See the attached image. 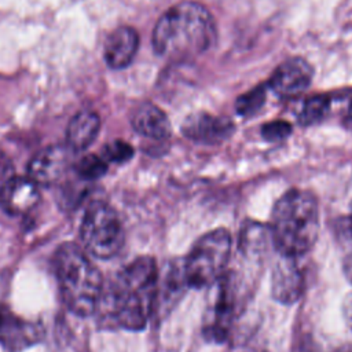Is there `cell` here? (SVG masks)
Instances as JSON below:
<instances>
[{
	"label": "cell",
	"mask_w": 352,
	"mask_h": 352,
	"mask_svg": "<svg viewBox=\"0 0 352 352\" xmlns=\"http://www.w3.org/2000/svg\"><path fill=\"white\" fill-rule=\"evenodd\" d=\"M107 170V164L103 158L95 155V154H88L84 155L78 164H77V172L82 179L92 180L103 176Z\"/></svg>",
	"instance_id": "ffe728a7"
},
{
	"label": "cell",
	"mask_w": 352,
	"mask_h": 352,
	"mask_svg": "<svg viewBox=\"0 0 352 352\" xmlns=\"http://www.w3.org/2000/svg\"><path fill=\"white\" fill-rule=\"evenodd\" d=\"M100 128L99 116L91 110L74 114L66 128V144L73 151L85 150L96 138Z\"/></svg>",
	"instance_id": "2e32d148"
},
{
	"label": "cell",
	"mask_w": 352,
	"mask_h": 352,
	"mask_svg": "<svg viewBox=\"0 0 352 352\" xmlns=\"http://www.w3.org/2000/svg\"><path fill=\"white\" fill-rule=\"evenodd\" d=\"M348 122H349V125H352V100H351V104L348 109Z\"/></svg>",
	"instance_id": "4316f807"
},
{
	"label": "cell",
	"mask_w": 352,
	"mask_h": 352,
	"mask_svg": "<svg viewBox=\"0 0 352 352\" xmlns=\"http://www.w3.org/2000/svg\"><path fill=\"white\" fill-rule=\"evenodd\" d=\"M333 352H352V344H345L336 348Z\"/></svg>",
	"instance_id": "484cf974"
},
{
	"label": "cell",
	"mask_w": 352,
	"mask_h": 352,
	"mask_svg": "<svg viewBox=\"0 0 352 352\" xmlns=\"http://www.w3.org/2000/svg\"><path fill=\"white\" fill-rule=\"evenodd\" d=\"M344 272L345 276L348 278V280L352 283V254H349L345 260H344Z\"/></svg>",
	"instance_id": "d4e9b609"
},
{
	"label": "cell",
	"mask_w": 352,
	"mask_h": 352,
	"mask_svg": "<svg viewBox=\"0 0 352 352\" xmlns=\"http://www.w3.org/2000/svg\"><path fill=\"white\" fill-rule=\"evenodd\" d=\"M342 312H344V318L346 324L349 326L351 331H352V293H349L342 304Z\"/></svg>",
	"instance_id": "603a6c76"
},
{
	"label": "cell",
	"mask_w": 352,
	"mask_h": 352,
	"mask_svg": "<svg viewBox=\"0 0 352 352\" xmlns=\"http://www.w3.org/2000/svg\"><path fill=\"white\" fill-rule=\"evenodd\" d=\"M312 76V67L305 59L292 58L275 69L268 87L282 98H292L309 87Z\"/></svg>",
	"instance_id": "30bf717a"
},
{
	"label": "cell",
	"mask_w": 352,
	"mask_h": 352,
	"mask_svg": "<svg viewBox=\"0 0 352 352\" xmlns=\"http://www.w3.org/2000/svg\"><path fill=\"white\" fill-rule=\"evenodd\" d=\"M330 109V99L324 95H318L307 99L298 116V121L304 125L319 122Z\"/></svg>",
	"instance_id": "ac0fdd59"
},
{
	"label": "cell",
	"mask_w": 352,
	"mask_h": 352,
	"mask_svg": "<svg viewBox=\"0 0 352 352\" xmlns=\"http://www.w3.org/2000/svg\"><path fill=\"white\" fill-rule=\"evenodd\" d=\"M292 125L287 121L275 120L263 125L261 135L264 139L270 142H279L286 139L292 133Z\"/></svg>",
	"instance_id": "44dd1931"
},
{
	"label": "cell",
	"mask_w": 352,
	"mask_h": 352,
	"mask_svg": "<svg viewBox=\"0 0 352 352\" xmlns=\"http://www.w3.org/2000/svg\"><path fill=\"white\" fill-rule=\"evenodd\" d=\"M80 238L92 256L114 257L124 245V228L116 210L104 202H92L81 220Z\"/></svg>",
	"instance_id": "8992f818"
},
{
	"label": "cell",
	"mask_w": 352,
	"mask_h": 352,
	"mask_svg": "<svg viewBox=\"0 0 352 352\" xmlns=\"http://www.w3.org/2000/svg\"><path fill=\"white\" fill-rule=\"evenodd\" d=\"M41 337L43 327L37 322H29L0 305V345L6 351L21 352L38 342Z\"/></svg>",
	"instance_id": "ba28073f"
},
{
	"label": "cell",
	"mask_w": 352,
	"mask_h": 352,
	"mask_svg": "<svg viewBox=\"0 0 352 352\" xmlns=\"http://www.w3.org/2000/svg\"><path fill=\"white\" fill-rule=\"evenodd\" d=\"M56 279L67 308L80 316L92 315L100 304L103 278L99 268L76 243L60 245L54 257Z\"/></svg>",
	"instance_id": "277c9868"
},
{
	"label": "cell",
	"mask_w": 352,
	"mask_h": 352,
	"mask_svg": "<svg viewBox=\"0 0 352 352\" xmlns=\"http://www.w3.org/2000/svg\"><path fill=\"white\" fill-rule=\"evenodd\" d=\"M132 128L142 136L162 140L169 138L172 128L166 114L153 103L139 104L131 116Z\"/></svg>",
	"instance_id": "9a60e30c"
},
{
	"label": "cell",
	"mask_w": 352,
	"mask_h": 352,
	"mask_svg": "<svg viewBox=\"0 0 352 352\" xmlns=\"http://www.w3.org/2000/svg\"><path fill=\"white\" fill-rule=\"evenodd\" d=\"M103 153L111 162H125L133 155V147L124 140H114L104 146Z\"/></svg>",
	"instance_id": "7402d4cb"
},
{
	"label": "cell",
	"mask_w": 352,
	"mask_h": 352,
	"mask_svg": "<svg viewBox=\"0 0 352 352\" xmlns=\"http://www.w3.org/2000/svg\"><path fill=\"white\" fill-rule=\"evenodd\" d=\"M210 302L204 316L202 331L206 338L223 342L228 338L241 304L239 280L234 272H226L210 286Z\"/></svg>",
	"instance_id": "52a82bcc"
},
{
	"label": "cell",
	"mask_w": 352,
	"mask_h": 352,
	"mask_svg": "<svg viewBox=\"0 0 352 352\" xmlns=\"http://www.w3.org/2000/svg\"><path fill=\"white\" fill-rule=\"evenodd\" d=\"M139 36L135 29L122 26L113 30L104 43V60L111 69H124L135 58Z\"/></svg>",
	"instance_id": "5bb4252c"
},
{
	"label": "cell",
	"mask_w": 352,
	"mask_h": 352,
	"mask_svg": "<svg viewBox=\"0 0 352 352\" xmlns=\"http://www.w3.org/2000/svg\"><path fill=\"white\" fill-rule=\"evenodd\" d=\"M216 37L209 10L197 1H180L166 10L153 30L155 52L170 60H186L206 51Z\"/></svg>",
	"instance_id": "7a4b0ae2"
},
{
	"label": "cell",
	"mask_w": 352,
	"mask_h": 352,
	"mask_svg": "<svg viewBox=\"0 0 352 352\" xmlns=\"http://www.w3.org/2000/svg\"><path fill=\"white\" fill-rule=\"evenodd\" d=\"M182 132L195 143L217 144L232 135L234 124L228 118L201 111L190 114L184 120Z\"/></svg>",
	"instance_id": "8fae6325"
},
{
	"label": "cell",
	"mask_w": 352,
	"mask_h": 352,
	"mask_svg": "<svg viewBox=\"0 0 352 352\" xmlns=\"http://www.w3.org/2000/svg\"><path fill=\"white\" fill-rule=\"evenodd\" d=\"M231 249V234L224 228L212 230L197 239L182 264L187 287L204 289L214 285L227 272Z\"/></svg>",
	"instance_id": "5b68a950"
},
{
	"label": "cell",
	"mask_w": 352,
	"mask_h": 352,
	"mask_svg": "<svg viewBox=\"0 0 352 352\" xmlns=\"http://www.w3.org/2000/svg\"><path fill=\"white\" fill-rule=\"evenodd\" d=\"M38 201V184L29 176L10 177L0 187V208L8 214H26L36 208Z\"/></svg>",
	"instance_id": "7c38bea8"
},
{
	"label": "cell",
	"mask_w": 352,
	"mask_h": 352,
	"mask_svg": "<svg viewBox=\"0 0 352 352\" xmlns=\"http://www.w3.org/2000/svg\"><path fill=\"white\" fill-rule=\"evenodd\" d=\"M160 271L153 257L142 256L121 268L102 300L111 320L128 330H142L155 311Z\"/></svg>",
	"instance_id": "6da1fadb"
},
{
	"label": "cell",
	"mask_w": 352,
	"mask_h": 352,
	"mask_svg": "<svg viewBox=\"0 0 352 352\" xmlns=\"http://www.w3.org/2000/svg\"><path fill=\"white\" fill-rule=\"evenodd\" d=\"M264 102H265V87L260 85L241 95L235 102V109L241 116L250 117L263 107Z\"/></svg>",
	"instance_id": "d6986e66"
},
{
	"label": "cell",
	"mask_w": 352,
	"mask_h": 352,
	"mask_svg": "<svg viewBox=\"0 0 352 352\" xmlns=\"http://www.w3.org/2000/svg\"><path fill=\"white\" fill-rule=\"evenodd\" d=\"M73 153L67 144H52L41 148L32 157L28 165V176L37 184L56 182L67 170Z\"/></svg>",
	"instance_id": "9c48e42d"
},
{
	"label": "cell",
	"mask_w": 352,
	"mask_h": 352,
	"mask_svg": "<svg viewBox=\"0 0 352 352\" xmlns=\"http://www.w3.org/2000/svg\"><path fill=\"white\" fill-rule=\"evenodd\" d=\"M319 227V205L315 195L293 188L276 201L268 228L274 249L280 256L298 258L314 248Z\"/></svg>",
	"instance_id": "3957f363"
},
{
	"label": "cell",
	"mask_w": 352,
	"mask_h": 352,
	"mask_svg": "<svg viewBox=\"0 0 352 352\" xmlns=\"http://www.w3.org/2000/svg\"><path fill=\"white\" fill-rule=\"evenodd\" d=\"M344 234L346 235V239L352 245V204H351L348 216L344 219Z\"/></svg>",
	"instance_id": "cb8c5ba5"
},
{
	"label": "cell",
	"mask_w": 352,
	"mask_h": 352,
	"mask_svg": "<svg viewBox=\"0 0 352 352\" xmlns=\"http://www.w3.org/2000/svg\"><path fill=\"white\" fill-rule=\"evenodd\" d=\"M271 285L275 300L282 304L296 302L304 289V275L297 258L280 256L274 265Z\"/></svg>",
	"instance_id": "4fadbf2b"
},
{
	"label": "cell",
	"mask_w": 352,
	"mask_h": 352,
	"mask_svg": "<svg viewBox=\"0 0 352 352\" xmlns=\"http://www.w3.org/2000/svg\"><path fill=\"white\" fill-rule=\"evenodd\" d=\"M271 246L274 248L268 227L256 221H246L243 224L239 236V248L246 257L260 258Z\"/></svg>",
	"instance_id": "e0dca14e"
}]
</instances>
